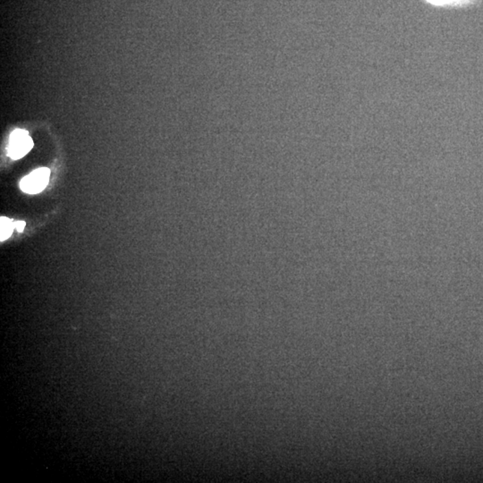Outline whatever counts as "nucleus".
<instances>
[{
  "mask_svg": "<svg viewBox=\"0 0 483 483\" xmlns=\"http://www.w3.org/2000/svg\"><path fill=\"white\" fill-rule=\"evenodd\" d=\"M34 147V142L28 132L23 129L14 130L9 140L8 156L13 160L22 159Z\"/></svg>",
  "mask_w": 483,
  "mask_h": 483,
  "instance_id": "1",
  "label": "nucleus"
},
{
  "mask_svg": "<svg viewBox=\"0 0 483 483\" xmlns=\"http://www.w3.org/2000/svg\"><path fill=\"white\" fill-rule=\"evenodd\" d=\"M50 175V169L47 168L34 170V172L21 180V190L26 193H30V195H36V193L43 192L49 184Z\"/></svg>",
  "mask_w": 483,
  "mask_h": 483,
  "instance_id": "2",
  "label": "nucleus"
},
{
  "mask_svg": "<svg viewBox=\"0 0 483 483\" xmlns=\"http://www.w3.org/2000/svg\"><path fill=\"white\" fill-rule=\"evenodd\" d=\"M14 222L8 217H1L0 219V241L7 240L13 234Z\"/></svg>",
  "mask_w": 483,
  "mask_h": 483,
  "instance_id": "3",
  "label": "nucleus"
},
{
  "mask_svg": "<svg viewBox=\"0 0 483 483\" xmlns=\"http://www.w3.org/2000/svg\"><path fill=\"white\" fill-rule=\"evenodd\" d=\"M428 1L435 5H443L449 4V3L462 1V0H428Z\"/></svg>",
  "mask_w": 483,
  "mask_h": 483,
  "instance_id": "4",
  "label": "nucleus"
},
{
  "mask_svg": "<svg viewBox=\"0 0 483 483\" xmlns=\"http://www.w3.org/2000/svg\"><path fill=\"white\" fill-rule=\"evenodd\" d=\"M25 222H14V228H16L17 230L20 233H22L23 231V229H25Z\"/></svg>",
  "mask_w": 483,
  "mask_h": 483,
  "instance_id": "5",
  "label": "nucleus"
}]
</instances>
